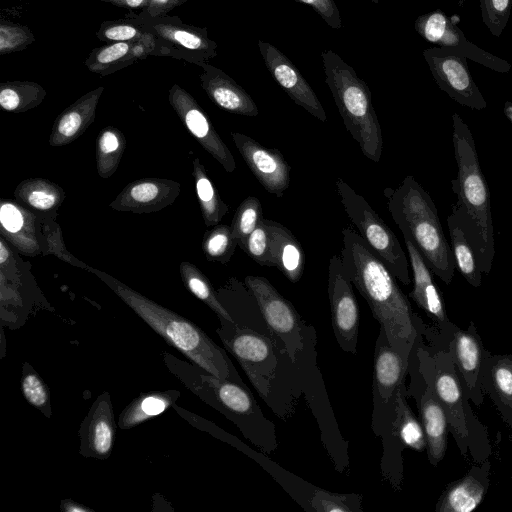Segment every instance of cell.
I'll use <instances>...</instances> for the list:
<instances>
[{"label": "cell", "mask_w": 512, "mask_h": 512, "mask_svg": "<svg viewBox=\"0 0 512 512\" xmlns=\"http://www.w3.org/2000/svg\"><path fill=\"white\" fill-rule=\"evenodd\" d=\"M343 266L372 315L399 353L409 356L416 339L415 316L395 276L351 227L342 230Z\"/></svg>", "instance_id": "obj_1"}, {"label": "cell", "mask_w": 512, "mask_h": 512, "mask_svg": "<svg viewBox=\"0 0 512 512\" xmlns=\"http://www.w3.org/2000/svg\"><path fill=\"white\" fill-rule=\"evenodd\" d=\"M452 142L457 176L451 180L456 196L451 215L471 244L481 271L488 274L495 257L490 191L483 175L473 134L458 113L452 115Z\"/></svg>", "instance_id": "obj_2"}, {"label": "cell", "mask_w": 512, "mask_h": 512, "mask_svg": "<svg viewBox=\"0 0 512 512\" xmlns=\"http://www.w3.org/2000/svg\"><path fill=\"white\" fill-rule=\"evenodd\" d=\"M106 283L144 322L170 346L210 374L244 383L226 351L192 321L155 303L99 270L88 268Z\"/></svg>", "instance_id": "obj_3"}, {"label": "cell", "mask_w": 512, "mask_h": 512, "mask_svg": "<svg viewBox=\"0 0 512 512\" xmlns=\"http://www.w3.org/2000/svg\"><path fill=\"white\" fill-rule=\"evenodd\" d=\"M162 358L187 389L233 422L255 446L267 453L277 448L275 425L264 416L244 383L218 378L168 352H163Z\"/></svg>", "instance_id": "obj_4"}, {"label": "cell", "mask_w": 512, "mask_h": 512, "mask_svg": "<svg viewBox=\"0 0 512 512\" xmlns=\"http://www.w3.org/2000/svg\"><path fill=\"white\" fill-rule=\"evenodd\" d=\"M384 194L388 210L404 239L417 248L433 274L450 284L455 261L429 193L408 175L395 189H385Z\"/></svg>", "instance_id": "obj_5"}, {"label": "cell", "mask_w": 512, "mask_h": 512, "mask_svg": "<svg viewBox=\"0 0 512 512\" xmlns=\"http://www.w3.org/2000/svg\"><path fill=\"white\" fill-rule=\"evenodd\" d=\"M325 83L330 89L347 131L363 155L378 163L383 137L369 87L337 53L321 52Z\"/></svg>", "instance_id": "obj_6"}, {"label": "cell", "mask_w": 512, "mask_h": 512, "mask_svg": "<svg viewBox=\"0 0 512 512\" xmlns=\"http://www.w3.org/2000/svg\"><path fill=\"white\" fill-rule=\"evenodd\" d=\"M220 325L217 333L225 348L236 358L261 398L284 418L278 368L290 359L288 354L276 347L270 335L226 320H220Z\"/></svg>", "instance_id": "obj_7"}, {"label": "cell", "mask_w": 512, "mask_h": 512, "mask_svg": "<svg viewBox=\"0 0 512 512\" xmlns=\"http://www.w3.org/2000/svg\"><path fill=\"white\" fill-rule=\"evenodd\" d=\"M335 185L347 216L367 246L385 263L396 279L404 285H409V260L396 235L366 199L348 183L338 178Z\"/></svg>", "instance_id": "obj_8"}, {"label": "cell", "mask_w": 512, "mask_h": 512, "mask_svg": "<svg viewBox=\"0 0 512 512\" xmlns=\"http://www.w3.org/2000/svg\"><path fill=\"white\" fill-rule=\"evenodd\" d=\"M244 284L255 297L276 347L298 362L305 348L307 325L293 304L263 276L248 275Z\"/></svg>", "instance_id": "obj_9"}, {"label": "cell", "mask_w": 512, "mask_h": 512, "mask_svg": "<svg viewBox=\"0 0 512 512\" xmlns=\"http://www.w3.org/2000/svg\"><path fill=\"white\" fill-rule=\"evenodd\" d=\"M131 17L158 39L163 56L198 66L217 55V44L209 38L207 28L186 24L178 16L142 12Z\"/></svg>", "instance_id": "obj_10"}, {"label": "cell", "mask_w": 512, "mask_h": 512, "mask_svg": "<svg viewBox=\"0 0 512 512\" xmlns=\"http://www.w3.org/2000/svg\"><path fill=\"white\" fill-rule=\"evenodd\" d=\"M423 57L438 87L461 106L483 110L487 102L469 71L467 57L445 47H430Z\"/></svg>", "instance_id": "obj_11"}, {"label": "cell", "mask_w": 512, "mask_h": 512, "mask_svg": "<svg viewBox=\"0 0 512 512\" xmlns=\"http://www.w3.org/2000/svg\"><path fill=\"white\" fill-rule=\"evenodd\" d=\"M352 282L340 255H333L328 267V296L334 336L340 348L357 353L359 308Z\"/></svg>", "instance_id": "obj_12"}, {"label": "cell", "mask_w": 512, "mask_h": 512, "mask_svg": "<svg viewBox=\"0 0 512 512\" xmlns=\"http://www.w3.org/2000/svg\"><path fill=\"white\" fill-rule=\"evenodd\" d=\"M457 15L448 16L441 10L420 15L414 23L416 32L427 42L454 49L468 59L495 72L507 73L512 65L470 42L457 25Z\"/></svg>", "instance_id": "obj_13"}, {"label": "cell", "mask_w": 512, "mask_h": 512, "mask_svg": "<svg viewBox=\"0 0 512 512\" xmlns=\"http://www.w3.org/2000/svg\"><path fill=\"white\" fill-rule=\"evenodd\" d=\"M168 100L199 144L222 165L226 172H234L236 162L233 154L194 97L180 85L174 84L168 92Z\"/></svg>", "instance_id": "obj_14"}, {"label": "cell", "mask_w": 512, "mask_h": 512, "mask_svg": "<svg viewBox=\"0 0 512 512\" xmlns=\"http://www.w3.org/2000/svg\"><path fill=\"white\" fill-rule=\"evenodd\" d=\"M236 148L252 174L269 193L282 197L290 184L291 168L278 149L267 148L255 139L232 132Z\"/></svg>", "instance_id": "obj_15"}, {"label": "cell", "mask_w": 512, "mask_h": 512, "mask_svg": "<svg viewBox=\"0 0 512 512\" xmlns=\"http://www.w3.org/2000/svg\"><path fill=\"white\" fill-rule=\"evenodd\" d=\"M258 47L269 73L290 99L318 120L326 122V112L316 93L290 59L269 42L259 40Z\"/></svg>", "instance_id": "obj_16"}, {"label": "cell", "mask_w": 512, "mask_h": 512, "mask_svg": "<svg viewBox=\"0 0 512 512\" xmlns=\"http://www.w3.org/2000/svg\"><path fill=\"white\" fill-rule=\"evenodd\" d=\"M116 424L113 407L108 392H104L93 402L81 424L80 454L84 457L107 459L115 440Z\"/></svg>", "instance_id": "obj_17"}, {"label": "cell", "mask_w": 512, "mask_h": 512, "mask_svg": "<svg viewBox=\"0 0 512 512\" xmlns=\"http://www.w3.org/2000/svg\"><path fill=\"white\" fill-rule=\"evenodd\" d=\"M179 193L180 185L173 180L140 179L129 183L110 203V207L121 212H157L171 205Z\"/></svg>", "instance_id": "obj_18"}, {"label": "cell", "mask_w": 512, "mask_h": 512, "mask_svg": "<svg viewBox=\"0 0 512 512\" xmlns=\"http://www.w3.org/2000/svg\"><path fill=\"white\" fill-rule=\"evenodd\" d=\"M149 56H163L162 46L154 35L139 41L112 42L94 48L84 65L90 72L106 76Z\"/></svg>", "instance_id": "obj_19"}, {"label": "cell", "mask_w": 512, "mask_h": 512, "mask_svg": "<svg viewBox=\"0 0 512 512\" xmlns=\"http://www.w3.org/2000/svg\"><path fill=\"white\" fill-rule=\"evenodd\" d=\"M408 357L391 346L386 333L380 327L374 350L372 381L373 404H386L394 400L407 369Z\"/></svg>", "instance_id": "obj_20"}, {"label": "cell", "mask_w": 512, "mask_h": 512, "mask_svg": "<svg viewBox=\"0 0 512 512\" xmlns=\"http://www.w3.org/2000/svg\"><path fill=\"white\" fill-rule=\"evenodd\" d=\"M200 83L210 100L219 108L233 114L254 117L259 114L252 97L221 69L204 62Z\"/></svg>", "instance_id": "obj_21"}, {"label": "cell", "mask_w": 512, "mask_h": 512, "mask_svg": "<svg viewBox=\"0 0 512 512\" xmlns=\"http://www.w3.org/2000/svg\"><path fill=\"white\" fill-rule=\"evenodd\" d=\"M104 87L99 86L77 99L55 120L49 137L53 147L67 145L81 136L96 116L99 99Z\"/></svg>", "instance_id": "obj_22"}, {"label": "cell", "mask_w": 512, "mask_h": 512, "mask_svg": "<svg viewBox=\"0 0 512 512\" xmlns=\"http://www.w3.org/2000/svg\"><path fill=\"white\" fill-rule=\"evenodd\" d=\"M34 223L35 215L26 208L10 200L1 201V234L21 253L28 256L40 253Z\"/></svg>", "instance_id": "obj_23"}, {"label": "cell", "mask_w": 512, "mask_h": 512, "mask_svg": "<svg viewBox=\"0 0 512 512\" xmlns=\"http://www.w3.org/2000/svg\"><path fill=\"white\" fill-rule=\"evenodd\" d=\"M270 231L274 267L292 283H297L304 271L305 255L301 243L282 224L265 219Z\"/></svg>", "instance_id": "obj_24"}, {"label": "cell", "mask_w": 512, "mask_h": 512, "mask_svg": "<svg viewBox=\"0 0 512 512\" xmlns=\"http://www.w3.org/2000/svg\"><path fill=\"white\" fill-rule=\"evenodd\" d=\"M404 242L413 273V289L409 296L421 309L438 321L446 320L443 302L433 280L432 271L412 242L407 239H404Z\"/></svg>", "instance_id": "obj_25"}, {"label": "cell", "mask_w": 512, "mask_h": 512, "mask_svg": "<svg viewBox=\"0 0 512 512\" xmlns=\"http://www.w3.org/2000/svg\"><path fill=\"white\" fill-rule=\"evenodd\" d=\"M420 415L429 461L437 465L443 459L447 448V417L431 386H428L422 396Z\"/></svg>", "instance_id": "obj_26"}, {"label": "cell", "mask_w": 512, "mask_h": 512, "mask_svg": "<svg viewBox=\"0 0 512 512\" xmlns=\"http://www.w3.org/2000/svg\"><path fill=\"white\" fill-rule=\"evenodd\" d=\"M179 396L180 392L176 390L142 393L121 412L118 426L126 430L156 417L171 407Z\"/></svg>", "instance_id": "obj_27"}, {"label": "cell", "mask_w": 512, "mask_h": 512, "mask_svg": "<svg viewBox=\"0 0 512 512\" xmlns=\"http://www.w3.org/2000/svg\"><path fill=\"white\" fill-rule=\"evenodd\" d=\"M400 443L421 452L427 448V441L422 424L414 416L405 398V386L402 383L397 391L395 418L393 421L392 437ZM388 440V441H389Z\"/></svg>", "instance_id": "obj_28"}, {"label": "cell", "mask_w": 512, "mask_h": 512, "mask_svg": "<svg viewBox=\"0 0 512 512\" xmlns=\"http://www.w3.org/2000/svg\"><path fill=\"white\" fill-rule=\"evenodd\" d=\"M447 225L456 268L471 286L479 287L482 271L465 232L451 214L447 217Z\"/></svg>", "instance_id": "obj_29"}, {"label": "cell", "mask_w": 512, "mask_h": 512, "mask_svg": "<svg viewBox=\"0 0 512 512\" xmlns=\"http://www.w3.org/2000/svg\"><path fill=\"white\" fill-rule=\"evenodd\" d=\"M484 495V486L468 475L448 487L439 500L436 511L471 512L481 503Z\"/></svg>", "instance_id": "obj_30"}, {"label": "cell", "mask_w": 512, "mask_h": 512, "mask_svg": "<svg viewBox=\"0 0 512 512\" xmlns=\"http://www.w3.org/2000/svg\"><path fill=\"white\" fill-rule=\"evenodd\" d=\"M15 198L39 211L57 208L65 198V192L57 184L42 178L22 181L15 189Z\"/></svg>", "instance_id": "obj_31"}, {"label": "cell", "mask_w": 512, "mask_h": 512, "mask_svg": "<svg viewBox=\"0 0 512 512\" xmlns=\"http://www.w3.org/2000/svg\"><path fill=\"white\" fill-rule=\"evenodd\" d=\"M193 176L202 216L207 227L217 225L228 212L199 158L193 161Z\"/></svg>", "instance_id": "obj_32"}, {"label": "cell", "mask_w": 512, "mask_h": 512, "mask_svg": "<svg viewBox=\"0 0 512 512\" xmlns=\"http://www.w3.org/2000/svg\"><path fill=\"white\" fill-rule=\"evenodd\" d=\"M45 89L33 81H6L0 84V106L9 112H24L38 106Z\"/></svg>", "instance_id": "obj_33"}, {"label": "cell", "mask_w": 512, "mask_h": 512, "mask_svg": "<svg viewBox=\"0 0 512 512\" xmlns=\"http://www.w3.org/2000/svg\"><path fill=\"white\" fill-rule=\"evenodd\" d=\"M180 274L189 291L204 302L219 318L236 324L228 310L223 306L208 278L190 262L180 264Z\"/></svg>", "instance_id": "obj_34"}, {"label": "cell", "mask_w": 512, "mask_h": 512, "mask_svg": "<svg viewBox=\"0 0 512 512\" xmlns=\"http://www.w3.org/2000/svg\"><path fill=\"white\" fill-rule=\"evenodd\" d=\"M126 141L121 131L115 127L104 128L97 141L96 164L98 174L108 178L116 171L122 158Z\"/></svg>", "instance_id": "obj_35"}, {"label": "cell", "mask_w": 512, "mask_h": 512, "mask_svg": "<svg viewBox=\"0 0 512 512\" xmlns=\"http://www.w3.org/2000/svg\"><path fill=\"white\" fill-rule=\"evenodd\" d=\"M433 390L453 421H458L465 435V420L463 419L461 388L457 377L450 371L437 370Z\"/></svg>", "instance_id": "obj_36"}, {"label": "cell", "mask_w": 512, "mask_h": 512, "mask_svg": "<svg viewBox=\"0 0 512 512\" xmlns=\"http://www.w3.org/2000/svg\"><path fill=\"white\" fill-rule=\"evenodd\" d=\"M263 219L262 205L257 197L249 196L241 202L231 224L232 236L240 249H245L249 235Z\"/></svg>", "instance_id": "obj_37"}, {"label": "cell", "mask_w": 512, "mask_h": 512, "mask_svg": "<svg viewBox=\"0 0 512 512\" xmlns=\"http://www.w3.org/2000/svg\"><path fill=\"white\" fill-rule=\"evenodd\" d=\"M455 351L458 366L467 382L475 380L481 362V341L470 329L455 334Z\"/></svg>", "instance_id": "obj_38"}, {"label": "cell", "mask_w": 512, "mask_h": 512, "mask_svg": "<svg viewBox=\"0 0 512 512\" xmlns=\"http://www.w3.org/2000/svg\"><path fill=\"white\" fill-rule=\"evenodd\" d=\"M237 243L232 236L231 226L220 224L208 230L202 241L203 252L209 261L225 264L235 252Z\"/></svg>", "instance_id": "obj_39"}, {"label": "cell", "mask_w": 512, "mask_h": 512, "mask_svg": "<svg viewBox=\"0 0 512 512\" xmlns=\"http://www.w3.org/2000/svg\"><path fill=\"white\" fill-rule=\"evenodd\" d=\"M138 21L129 17L121 20L103 21L96 32V37L105 42L139 41L151 37Z\"/></svg>", "instance_id": "obj_40"}, {"label": "cell", "mask_w": 512, "mask_h": 512, "mask_svg": "<svg viewBox=\"0 0 512 512\" xmlns=\"http://www.w3.org/2000/svg\"><path fill=\"white\" fill-rule=\"evenodd\" d=\"M361 500L360 495L337 494L314 487L309 500V510L317 512H361Z\"/></svg>", "instance_id": "obj_41"}, {"label": "cell", "mask_w": 512, "mask_h": 512, "mask_svg": "<svg viewBox=\"0 0 512 512\" xmlns=\"http://www.w3.org/2000/svg\"><path fill=\"white\" fill-rule=\"evenodd\" d=\"M21 390L30 405L40 410L46 417L51 416L49 389L39 374L28 363L23 364Z\"/></svg>", "instance_id": "obj_42"}, {"label": "cell", "mask_w": 512, "mask_h": 512, "mask_svg": "<svg viewBox=\"0 0 512 512\" xmlns=\"http://www.w3.org/2000/svg\"><path fill=\"white\" fill-rule=\"evenodd\" d=\"M35 41L33 32L26 26L1 19L0 55L5 56L26 49Z\"/></svg>", "instance_id": "obj_43"}, {"label": "cell", "mask_w": 512, "mask_h": 512, "mask_svg": "<svg viewBox=\"0 0 512 512\" xmlns=\"http://www.w3.org/2000/svg\"><path fill=\"white\" fill-rule=\"evenodd\" d=\"M481 17L489 32L499 37L508 24L512 0H479Z\"/></svg>", "instance_id": "obj_44"}, {"label": "cell", "mask_w": 512, "mask_h": 512, "mask_svg": "<svg viewBox=\"0 0 512 512\" xmlns=\"http://www.w3.org/2000/svg\"><path fill=\"white\" fill-rule=\"evenodd\" d=\"M244 252L257 264L266 267H274L270 231L265 219H263L249 235Z\"/></svg>", "instance_id": "obj_45"}, {"label": "cell", "mask_w": 512, "mask_h": 512, "mask_svg": "<svg viewBox=\"0 0 512 512\" xmlns=\"http://www.w3.org/2000/svg\"><path fill=\"white\" fill-rule=\"evenodd\" d=\"M492 380L500 398L512 406V359L498 360L491 370Z\"/></svg>", "instance_id": "obj_46"}, {"label": "cell", "mask_w": 512, "mask_h": 512, "mask_svg": "<svg viewBox=\"0 0 512 512\" xmlns=\"http://www.w3.org/2000/svg\"><path fill=\"white\" fill-rule=\"evenodd\" d=\"M310 6L333 29L342 28L340 11L335 0H294Z\"/></svg>", "instance_id": "obj_47"}, {"label": "cell", "mask_w": 512, "mask_h": 512, "mask_svg": "<svg viewBox=\"0 0 512 512\" xmlns=\"http://www.w3.org/2000/svg\"><path fill=\"white\" fill-rule=\"evenodd\" d=\"M187 1L188 0H149L148 8L143 12L150 16H164Z\"/></svg>", "instance_id": "obj_48"}, {"label": "cell", "mask_w": 512, "mask_h": 512, "mask_svg": "<svg viewBox=\"0 0 512 512\" xmlns=\"http://www.w3.org/2000/svg\"><path fill=\"white\" fill-rule=\"evenodd\" d=\"M105 3L112 4L119 8L128 10H139L145 11L149 6V0H100Z\"/></svg>", "instance_id": "obj_49"}, {"label": "cell", "mask_w": 512, "mask_h": 512, "mask_svg": "<svg viewBox=\"0 0 512 512\" xmlns=\"http://www.w3.org/2000/svg\"><path fill=\"white\" fill-rule=\"evenodd\" d=\"M61 509L63 511H66V512H87V511H92L90 510L89 508L79 504V503H76L74 501H71V500H65L62 502V505H61Z\"/></svg>", "instance_id": "obj_50"}, {"label": "cell", "mask_w": 512, "mask_h": 512, "mask_svg": "<svg viewBox=\"0 0 512 512\" xmlns=\"http://www.w3.org/2000/svg\"><path fill=\"white\" fill-rule=\"evenodd\" d=\"M11 256V250L5 244L4 240H0V264L3 266L6 262H8Z\"/></svg>", "instance_id": "obj_51"}, {"label": "cell", "mask_w": 512, "mask_h": 512, "mask_svg": "<svg viewBox=\"0 0 512 512\" xmlns=\"http://www.w3.org/2000/svg\"><path fill=\"white\" fill-rule=\"evenodd\" d=\"M504 113L508 120L512 123V101H506L504 104Z\"/></svg>", "instance_id": "obj_52"}, {"label": "cell", "mask_w": 512, "mask_h": 512, "mask_svg": "<svg viewBox=\"0 0 512 512\" xmlns=\"http://www.w3.org/2000/svg\"><path fill=\"white\" fill-rule=\"evenodd\" d=\"M449 1H453V2H456L458 6L462 7L466 0H449Z\"/></svg>", "instance_id": "obj_53"}, {"label": "cell", "mask_w": 512, "mask_h": 512, "mask_svg": "<svg viewBox=\"0 0 512 512\" xmlns=\"http://www.w3.org/2000/svg\"><path fill=\"white\" fill-rule=\"evenodd\" d=\"M373 3L377 4L379 3V0H371Z\"/></svg>", "instance_id": "obj_54"}]
</instances>
